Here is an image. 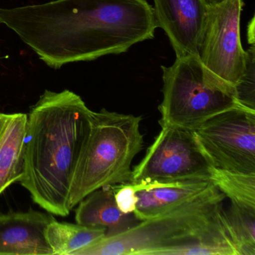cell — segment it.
Returning <instances> with one entry per match:
<instances>
[{
    "mask_svg": "<svg viewBox=\"0 0 255 255\" xmlns=\"http://www.w3.org/2000/svg\"><path fill=\"white\" fill-rule=\"evenodd\" d=\"M0 23L53 69L125 53L153 39L158 28L146 0H54L0 8Z\"/></svg>",
    "mask_w": 255,
    "mask_h": 255,
    "instance_id": "6da1fadb",
    "label": "cell"
},
{
    "mask_svg": "<svg viewBox=\"0 0 255 255\" xmlns=\"http://www.w3.org/2000/svg\"><path fill=\"white\" fill-rule=\"evenodd\" d=\"M93 111L69 90H46L28 114L25 174L20 184L47 213L68 216L71 182Z\"/></svg>",
    "mask_w": 255,
    "mask_h": 255,
    "instance_id": "7a4b0ae2",
    "label": "cell"
},
{
    "mask_svg": "<svg viewBox=\"0 0 255 255\" xmlns=\"http://www.w3.org/2000/svg\"><path fill=\"white\" fill-rule=\"evenodd\" d=\"M225 198L213 183L186 202L125 232L105 236L76 255H157L168 248L205 240L234 245L224 216Z\"/></svg>",
    "mask_w": 255,
    "mask_h": 255,
    "instance_id": "3957f363",
    "label": "cell"
},
{
    "mask_svg": "<svg viewBox=\"0 0 255 255\" xmlns=\"http://www.w3.org/2000/svg\"><path fill=\"white\" fill-rule=\"evenodd\" d=\"M141 116L93 112L89 136L70 189V210L97 189L129 183L132 160L144 147Z\"/></svg>",
    "mask_w": 255,
    "mask_h": 255,
    "instance_id": "277c9868",
    "label": "cell"
},
{
    "mask_svg": "<svg viewBox=\"0 0 255 255\" xmlns=\"http://www.w3.org/2000/svg\"><path fill=\"white\" fill-rule=\"evenodd\" d=\"M161 128L176 127L195 130L213 116L241 105L236 89L209 70L198 55L176 58L169 67L162 65Z\"/></svg>",
    "mask_w": 255,
    "mask_h": 255,
    "instance_id": "5b68a950",
    "label": "cell"
},
{
    "mask_svg": "<svg viewBox=\"0 0 255 255\" xmlns=\"http://www.w3.org/2000/svg\"><path fill=\"white\" fill-rule=\"evenodd\" d=\"M213 168L193 130L166 127L134 167L130 183L211 180Z\"/></svg>",
    "mask_w": 255,
    "mask_h": 255,
    "instance_id": "8992f818",
    "label": "cell"
},
{
    "mask_svg": "<svg viewBox=\"0 0 255 255\" xmlns=\"http://www.w3.org/2000/svg\"><path fill=\"white\" fill-rule=\"evenodd\" d=\"M194 132L214 168L255 174V110L237 106L206 121Z\"/></svg>",
    "mask_w": 255,
    "mask_h": 255,
    "instance_id": "52a82bcc",
    "label": "cell"
},
{
    "mask_svg": "<svg viewBox=\"0 0 255 255\" xmlns=\"http://www.w3.org/2000/svg\"><path fill=\"white\" fill-rule=\"evenodd\" d=\"M243 0L209 5L198 57L210 71L235 87L244 73L246 52L240 39Z\"/></svg>",
    "mask_w": 255,
    "mask_h": 255,
    "instance_id": "ba28073f",
    "label": "cell"
},
{
    "mask_svg": "<svg viewBox=\"0 0 255 255\" xmlns=\"http://www.w3.org/2000/svg\"><path fill=\"white\" fill-rule=\"evenodd\" d=\"M158 27L165 31L176 57L198 55L208 13L206 0H153Z\"/></svg>",
    "mask_w": 255,
    "mask_h": 255,
    "instance_id": "9c48e42d",
    "label": "cell"
},
{
    "mask_svg": "<svg viewBox=\"0 0 255 255\" xmlns=\"http://www.w3.org/2000/svg\"><path fill=\"white\" fill-rule=\"evenodd\" d=\"M50 213L11 211L0 213V255H53L45 238Z\"/></svg>",
    "mask_w": 255,
    "mask_h": 255,
    "instance_id": "30bf717a",
    "label": "cell"
},
{
    "mask_svg": "<svg viewBox=\"0 0 255 255\" xmlns=\"http://www.w3.org/2000/svg\"><path fill=\"white\" fill-rule=\"evenodd\" d=\"M213 184L206 180L134 184L138 202L133 214L139 221L148 220L192 199Z\"/></svg>",
    "mask_w": 255,
    "mask_h": 255,
    "instance_id": "8fae6325",
    "label": "cell"
},
{
    "mask_svg": "<svg viewBox=\"0 0 255 255\" xmlns=\"http://www.w3.org/2000/svg\"><path fill=\"white\" fill-rule=\"evenodd\" d=\"M28 115L0 113V195L25 174Z\"/></svg>",
    "mask_w": 255,
    "mask_h": 255,
    "instance_id": "7c38bea8",
    "label": "cell"
},
{
    "mask_svg": "<svg viewBox=\"0 0 255 255\" xmlns=\"http://www.w3.org/2000/svg\"><path fill=\"white\" fill-rule=\"evenodd\" d=\"M76 210L77 223L107 228V235L125 232L140 222L133 213H122L115 200L113 186L101 188L89 194L79 203Z\"/></svg>",
    "mask_w": 255,
    "mask_h": 255,
    "instance_id": "4fadbf2b",
    "label": "cell"
},
{
    "mask_svg": "<svg viewBox=\"0 0 255 255\" xmlns=\"http://www.w3.org/2000/svg\"><path fill=\"white\" fill-rule=\"evenodd\" d=\"M107 235V228L80 224L58 222L53 219L47 225L45 238L53 255H76L82 249L99 241Z\"/></svg>",
    "mask_w": 255,
    "mask_h": 255,
    "instance_id": "5bb4252c",
    "label": "cell"
},
{
    "mask_svg": "<svg viewBox=\"0 0 255 255\" xmlns=\"http://www.w3.org/2000/svg\"><path fill=\"white\" fill-rule=\"evenodd\" d=\"M224 216L237 255H255V209L231 203Z\"/></svg>",
    "mask_w": 255,
    "mask_h": 255,
    "instance_id": "9a60e30c",
    "label": "cell"
},
{
    "mask_svg": "<svg viewBox=\"0 0 255 255\" xmlns=\"http://www.w3.org/2000/svg\"><path fill=\"white\" fill-rule=\"evenodd\" d=\"M211 180L231 203L255 209V174L213 168Z\"/></svg>",
    "mask_w": 255,
    "mask_h": 255,
    "instance_id": "2e32d148",
    "label": "cell"
},
{
    "mask_svg": "<svg viewBox=\"0 0 255 255\" xmlns=\"http://www.w3.org/2000/svg\"><path fill=\"white\" fill-rule=\"evenodd\" d=\"M246 68L240 81L235 86L238 102L248 108L255 110V47L252 44L246 50Z\"/></svg>",
    "mask_w": 255,
    "mask_h": 255,
    "instance_id": "e0dca14e",
    "label": "cell"
},
{
    "mask_svg": "<svg viewBox=\"0 0 255 255\" xmlns=\"http://www.w3.org/2000/svg\"><path fill=\"white\" fill-rule=\"evenodd\" d=\"M115 200L119 210L125 214L133 213L138 202L137 189L132 183L115 185Z\"/></svg>",
    "mask_w": 255,
    "mask_h": 255,
    "instance_id": "ac0fdd59",
    "label": "cell"
},
{
    "mask_svg": "<svg viewBox=\"0 0 255 255\" xmlns=\"http://www.w3.org/2000/svg\"><path fill=\"white\" fill-rule=\"evenodd\" d=\"M206 1H207V2L209 5H213L221 3V2H224L225 0H206Z\"/></svg>",
    "mask_w": 255,
    "mask_h": 255,
    "instance_id": "d6986e66",
    "label": "cell"
}]
</instances>
